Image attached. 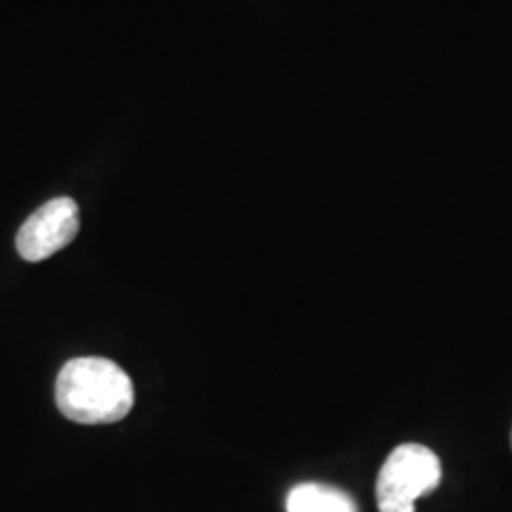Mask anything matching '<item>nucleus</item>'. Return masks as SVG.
<instances>
[{
    "label": "nucleus",
    "mask_w": 512,
    "mask_h": 512,
    "mask_svg": "<svg viewBox=\"0 0 512 512\" xmlns=\"http://www.w3.org/2000/svg\"><path fill=\"white\" fill-rule=\"evenodd\" d=\"M57 406L64 418L81 425H110L131 413L133 382L110 358L83 356L69 361L57 375Z\"/></svg>",
    "instance_id": "obj_1"
},
{
    "label": "nucleus",
    "mask_w": 512,
    "mask_h": 512,
    "mask_svg": "<svg viewBox=\"0 0 512 512\" xmlns=\"http://www.w3.org/2000/svg\"><path fill=\"white\" fill-rule=\"evenodd\" d=\"M441 484V460L422 444H401L389 453L377 475L380 512H415V501Z\"/></svg>",
    "instance_id": "obj_2"
},
{
    "label": "nucleus",
    "mask_w": 512,
    "mask_h": 512,
    "mask_svg": "<svg viewBox=\"0 0 512 512\" xmlns=\"http://www.w3.org/2000/svg\"><path fill=\"white\" fill-rule=\"evenodd\" d=\"M79 233V207L72 197H55L36 209L17 233V252L24 261H46Z\"/></svg>",
    "instance_id": "obj_3"
},
{
    "label": "nucleus",
    "mask_w": 512,
    "mask_h": 512,
    "mask_svg": "<svg viewBox=\"0 0 512 512\" xmlns=\"http://www.w3.org/2000/svg\"><path fill=\"white\" fill-rule=\"evenodd\" d=\"M287 512H358V505L347 491L309 482L290 491Z\"/></svg>",
    "instance_id": "obj_4"
},
{
    "label": "nucleus",
    "mask_w": 512,
    "mask_h": 512,
    "mask_svg": "<svg viewBox=\"0 0 512 512\" xmlns=\"http://www.w3.org/2000/svg\"><path fill=\"white\" fill-rule=\"evenodd\" d=\"M510 444H512V434H510Z\"/></svg>",
    "instance_id": "obj_5"
}]
</instances>
